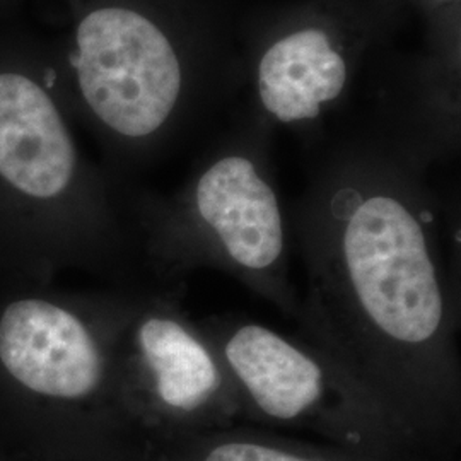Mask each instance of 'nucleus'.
Returning a JSON list of instances; mask_svg holds the SVG:
<instances>
[{"label":"nucleus","mask_w":461,"mask_h":461,"mask_svg":"<svg viewBox=\"0 0 461 461\" xmlns=\"http://www.w3.org/2000/svg\"><path fill=\"white\" fill-rule=\"evenodd\" d=\"M72 66L84 103L110 133L144 142L163 133L182 95L178 51L148 14L106 4L76 28Z\"/></svg>","instance_id":"nucleus-4"},{"label":"nucleus","mask_w":461,"mask_h":461,"mask_svg":"<svg viewBox=\"0 0 461 461\" xmlns=\"http://www.w3.org/2000/svg\"><path fill=\"white\" fill-rule=\"evenodd\" d=\"M236 388L240 407L279 424L314 422L359 447L398 420L342 366L299 335L249 318L212 314L197 320Z\"/></svg>","instance_id":"nucleus-3"},{"label":"nucleus","mask_w":461,"mask_h":461,"mask_svg":"<svg viewBox=\"0 0 461 461\" xmlns=\"http://www.w3.org/2000/svg\"><path fill=\"white\" fill-rule=\"evenodd\" d=\"M306 272L299 337L403 419L460 403V230L438 215L413 161L339 154L294 221Z\"/></svg>","instance_id":"nucleus-1"},{"label":"nucleus","mask_w":461,"mask_h":461,"mask_svg":"<svg viewBox=\"0 0 461 461\" xmlns=\"http://www.w3.org/2000/svg\"><path fill=\"white\" fill-rule=\"evenodd\" d=\"M0 363L24 388L79 402L115 386L108 342L83 316L43 299H23L0 316Z\"/></svg>","instance_id":"nucleus-6"},{"label":"nucleus","mask_w":461,"mask_h":461,"mask_svg":"<svg viewBox=\"0 0 461 461\" xmlns=\"http://www.w3.org/2000/svg\"><path fill=\"white\" fill-rule=\"evenodd\" d=\"M150 249L166 279L214 268L296 321L291 230L279 194L257 150L232 146L200 166L154 222Z\"/></svg>","instance_id":"nucleus-2"},{"label":"nucleus","mask_w":461,"mask_h":461,"mask_svg":"<svg viewBox=\"0 0 461 461\" xmlns=\"http://www.w3.org/2000/svg\"><path fill=\"white\" fill-rule=\"evenodd\" d=\"M79 167L55 99L33 76L0 70V178L38 200L64 195Z\"/></svg>","instance_id":"nucleus-7"},{"label":"nucleus","mask_w":461,"mask_h":461,"mask_svg":"<svg viewBox=\"0 0 461 461\" xmlns=\"http://www.w3.org/2000/svg\"><path fill=\"white\" fill-rule=\"evenodd\" d=\"M347 83V60L321 28H299L274 41L258 64V95L280 123L318 118Z\"/></svg>","instance_id":"nucleus-8"},{"label":"nucleus","mask_w":461,"mask_h":461,"mask_svg":"<svg viewBox=\"0 0 461 461\" xmlns=\"http://www.w3.org/2000/svg\"><path fill=\"white\" fill-rule=\"evenodd\" d=\"M198 461H323L316 455L251 438H224L207 445Z\"/></svg>","instance_id":"nucleus-9"},{"label":"nucleus","mask_w":461,"mask_h":461,"mask_svg":"<svg viewBox=\"0 0 461 461\" xmlns=\"http://www.w3.org/2000/svg\"><path fill=\"white\" fill-rule=\"evenodd\" d=\"M182 284L132 314L123 381L158 413L192 424L241 411L236 388L212 342L183 310Z\"/></svg>","instance_id":"nucleus-5"}]
</instances>
